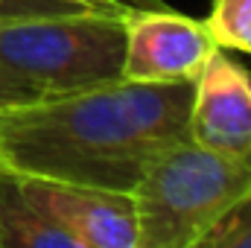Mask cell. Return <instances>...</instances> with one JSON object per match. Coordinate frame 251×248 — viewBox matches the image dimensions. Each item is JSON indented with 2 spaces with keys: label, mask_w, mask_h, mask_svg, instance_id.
I'll use <instances>...</instances> for the list:
<instances>
[{
  "label": "cell",
  "mask_w": 251,
  "mask_h": 248,
  "mask_svg": "<svg viewBox=\"0 0 251 248\" xmlns=\"http://www.w3.org/2000/svg\"><path fill=\"white\" fill-rule=\"evenodd\" d=\"M193 82H108L0 111V167L24 178L131 193L187 140Z\"/></svg>",
  "instance_id": "obj_1"
},
{
  "label": "cell",
  "mask_w": 251,
  "mask_h": 248,
  "mask_svg": "<svg viewBox=\"0 0 251 248\" xmlns=\"http://www.w3.org/2000/svg\"><path fill=\"white\" fill-rule=\"evenodd\" d=\"M251 190V161L178 140L155 155L131 190L137 248H199L219 216Z\"/></svg>",
  "instance_id": "obj_2"
},
{
  "label": "cell",
  "mask_w": 251,
  "mask_h": 248,
  "mask_svg": "<svg viewBox=\"0 0 251 248\" xmlns=\"http://www.w3.org/2000/svg\"><path fill=\"white\" fill-rule=\"evenodd\" d=\"M123 9L0 18V64L44 97L120 82Z\"/></svg>",
  "instance_id": "obj_3"
},
{
  "label": "cell",
  "mask_w": 251,
  "mask_h": 248,
  "mask_svg": "<svg viewBox=\"0 0 251 248\" xmlns=\"http://www.w3.org/2000/svg\"><path fill=\"white\" fill-rule=\"evenodd\" d=\"M123 79L126 82H196L219 47L204 21L164 9H123Z\"/></svg>",
  "instance_id": "obj_4"
},
{
  "label": "cell",
  "mask_w": 251,
  "mask_h": 248,
  "mask_svg": "<svg viewBox=\"0 0 251 248\" xmlns=\"http://www.w3.org/2000/svg\"><path fill=\"white\" fill-rule=\"evenodd\" d=\"M187 140L251 161V73L225 47L210 53L193 82Z\"/></svg>",
  "instance_id": "obj_5"
},
{
  "label": "cell",
  "mask_w": 251,
  "mask_h": 248,
  "mask_svg": "<svg viewBox=\"0 0 251 248\" xmlns=\"http://www.w3.org/2000/svg\"><path fill=\"white\" fill-rule=\"evenodd\" d=\"M18 178L38 213L59 225L76 248H137V216L131 193L24 175Z\"/></svg>",
  "instance_id": "obj_6"
},
{
  "label": "cell",
  "mask_w": 251,
  "mask_h": 248,
  "mask_svg": "<svg viewBox=\"0 0 251 248\" xmlns=\"http://www.w3.org/2000/svg\"><path fill=\"white\" fill-rule=\"evenodd\" d=\"M0 248H76L59 225H53L26 198L15 173H0Z\"/></svg>",
  "instance_id": "obj_7"
},
{
  "label": "cell",
  "mask_w": 251,
  "mask_h": 248,
  "mask_svg": "<svg viewBox=\"0 0 251 248\" xmlns=\"http://www.w3.org/2000/svg\"><path fill=\"white\" fill-rule=\"evenodd\" d=\"M204 24L219 47L251 56V0H210Z\"/></svg>",
  "instance_id": "obj_8"
},
{
  "label": "cell",
  "mask_w": 251,
  "mask_h": 248,
  "mask_svg": "<svg viewBox=\"0 0 251 248\" xmlns=\"http://www.w3.org/2000/svg\"><path fill=\"white\" fill-rule=\"evenodd\" d=\"M199 248H251V190L219 216V222L201 237Z\"/></svg>",
  "instance_id": "obj_9"
},
{
  "label": "cell",
  "mask_w": 251,
  "mask_h": 248,
  "mask_svg": "<svg viewBox=\"0 0 251 248\" xmlns=\"http://www.w3.org/2000/svg\"><path fill=\"white\" fill-rule=\"evenodd\" d=\"M88 9L76 0H0V18H24V15H64Z\"/></svg>",
  "instance_id": "obj_10"
},
{
  "label": "cell",
  "mask_w": 251,
  "mask_h": 248,
  "mask_svg": "<svg viewBox=\"0 0 251 248\" xmlns=\"http://www.w3.org/2000/svg\"><path fill=\"white\" fill-rule=\"evenodd\" d=\"M41 97H44V94H41L38 88H32L29 82L18 79L15 73H9V70L0 64V111H9V108L35 102V99H41Z\"/></svg>",
  "instance_id": "obj_11"
},
{
  "label": "cell",
  "mask_w": 251,
  "mask_h": 248,
  "mask_svg": "<svg viewBox=\"0 0 251 248\" xmlns=\"http://www.w3.org/2000/svg\"><path fill=\"white\" fill-rule=\"evenodd\" d=\"M120 6H128V9H164L167 3L164 0H114Z\"/></svg>",
  "instance_id": "obj_12"
},
{
  "label": "cell",
  "mask_w": 251,
  "mask_h": 248,
  "mask_svg": "<svg viewBox=\"0 0 251 248\" xmlns=\"http://www.w3.org/2000/svg\"><path fill=\"white\" fill-rule=\"evenodd\" d=\"M76 3H82V6H88V9H123V6L114 3V0H76Z\"/></svg>",
  "instance_id": "obj_13"
},
{
  "label": "cell",
  "mask_w": 251,
  "mask_h": 248,
  "mask_svg": "<svg viewBox=\"0 0 251 248\" xmlns=\"http://www.w3.org/2000/svg\"><path fill=\"white\" fill-rule=\"evenodd\" d=\"M0 173H3V167H0Z\"/></svg>",
  "instance_id": "obj_14"
}]
</instances>
